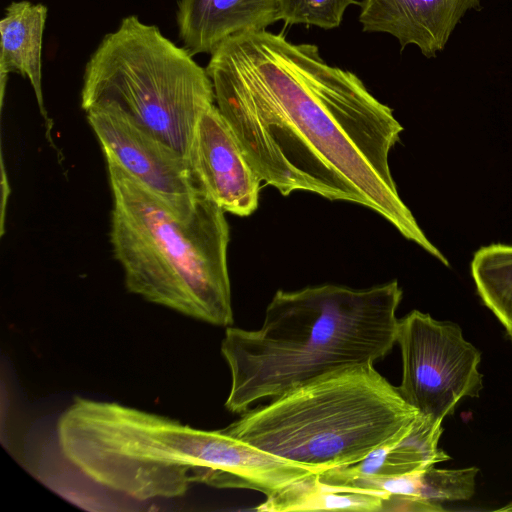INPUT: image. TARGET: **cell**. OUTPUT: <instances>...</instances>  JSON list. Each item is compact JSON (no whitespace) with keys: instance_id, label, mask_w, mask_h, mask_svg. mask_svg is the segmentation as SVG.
I'll return each instance as SVG.
<instances>
[{"instance_id":"2e32d148","label":"cell","mask_w":512,"mask_h":512,"mask_svg":"<svg viewBox=\"0 0 512 512\" xmlns=\"http://www.w3.org/2000/svg\"><path fill=\"white\" fill-rule=\"evenodd\" d=\"M471 273L480 299L512 342V246L493 244L479 249Z\"/></svg>"},{"instance_id":"277c9868","label":"cell","mask_w":512,"mask_h":512,"mask_svg":"<svg viewBox=\"0 0 512 512\" xmlns=\"http://www.w3.org/2000/svg\"><path fill=\"white\" fill-rule=\"evenodd\" d=\"M113 196L110 240L126 288L212 325L233 324L229 226L207 193L184 215L106 157Z\"/></svg>"},{"instance_id":"8992f818","label":"cell","mask_w":512,"mask_h":512,"mask_svg":"<svg viewBox=\"0 0 512 512\" xmlns=\"http://www.w3.org/2000/svg\"><path fill=\"white\" fill-rule=\"evenodd\" d=\"M194 55L137 16L124 17L90 55L81 106H109L188 157L196 124L214 105L212 81Z\"/></svg>"},{"instance_id":"8fae6325","label":"cell","mask_w":512,"mask_h":512,"mask_svg":"<svg viewBox=\"0 0 512 512\" xmlns=\"http://www.w3.org/2000/svg\"><path fill=\"white\" fill-rule=\"evenodd\" d=\"M278 20V0H178V35L192 55L211 54L241 33L266 30Z\"/></svg>"},{"instance_id":"7c38bea8","label":"cell","mask_w":512,"mask_h":512,"mask_svg":"<svg viewBox=\"0 0 512 512\" xmlns=\"http://www.w3.org/2000/svg\"><path fill=\"white\" fill-rule=\"evenodd\" d=\"M47 14L48 8L42 3L13 1L0 21L1 100L9 73L17 72L29 80L43 115L42 42Z\"/></svg>"},{"instance_id":"6da1fadb","label":"cell","mask_w":512,"mask_h":512,"mask_svg":"<svg viewBox=\"0 0 512 512\" xmlns=\"http://www.w3.org/2000/svg\"><path fill=\"white\" fill-rule=\"evenodd\" d=\"M215 102L264 185L366 206L442 263L389 167L403 130L353 72L283 33H241L211 54Z\"/></svg>"},{"instance_id":"ac0fdd59","label":"cell","mask_w":512,"mask_h":512,"mask_svg":"<svg viewBox=\"0 0 512 512\" xmlns=\"http://www.w3.org/2000/svg\"><path fill=\"white\" fill-rule=\"evenodd\" d=\"M444 510L439 502L395 493H387L381 507V512H439Z\"/></svg>"},{"instance_id":"52a82bcc","label":"cell","mask_w":512,"mask_h":512,"mask_svg":"<svg viewBox=\"0 0 512 512\" xmlns=\"http://www.w3.org/2000/svg\"><path fill=\"white\" fill-rule=\"evenodd\" d=\"M404 400L436 426L454 414L464 398H478L483 388L481 352L461 327L413 310L399 320Z\"/></svg>"},{"instance_id":"7a4b0ae2","label":"cell","mask_w":512,"mask_h":512,"mask_svg":"<svg viewBox=\"0 0 512 512\" xmlns=\"http://www.w3.org/2000/svg\"><path fill=\"white\" fill-rule=\"evenodd\" d=\"M64 457L96 484L139 501L181 497L191 484L279 492L301 465L221 431L115 402L75 398L57 421Z\"/></svg>"},{"instance_id":"e0dca14e","label":"cell","mask_w":512,"mask_h":512,"mask_svg":"<svg viewBox=\"0 0 512 512\" xmlns=\"http://www.w3.org/2000/svg\"><path fill=\"white\" fill-rule=\"evenodd\" d=\"M356 0H278V20L287 25L316 26L330 30L343 21L346 9Z\"/></svg>"},{"instance_id":"9c48e42d","label":"cell","mask_w":512,"mask_h":512,"mask_svg":"<svg viewBox=\"0 0 512 512\" xmlns=\"http://www.w3.org/2000/svg\"><path fill=\"white\" fill-rule=\"evenodd\" d=\"M188 159L204 191L224 212L248 216L257 209L261 181L215 104L196 124Z\"/></svg>"},{"instance_id":"ba28073f","label":"cell","mask_w":512,"mask_h":512,"mask_svg":"<svg viewBox=\"0 0 512 512\" xmlns=\"http://www.w3.org/2000/svg\"><path fill=\"white\" fill-rule=\"evenodd\" d=\"M86 113L105 157L115 160L178 212L189 215L194 210L200 195L206 192L187 156L116 108L98 106Z\"/></svg>"},{"instance_id":"5b68a950","label":"cell","mask_w":512,"mask_h":512,"mask_svg":"<svg viewBox=\"0 0 512 512\" xmlns=\"http://www.w3.org/2000/svg\"><path fill=\"white\" fill-rule=\"evenodd\" d=\"M419 416L374 364H364L247 410L223 431L321 473L363 460L407 434Z\"/></svg>"},{"instance_id":"3957f363","label":"cell","mask_w":512,"mask_h":512,"mask_svg":"<svg viewBox=\"0 0 512 512\" xmlns=\"http://www.w3.org/2000/svg\"><path fill=\"white\" fill-rule=\"evenodd\" d=\"M396 280L368 289L325 284L278 290L258 330L227 327L231 373L225 407L243 413L334 372L384 358L396 344L402 299Z\"/></svg>"},{"instance_id":"5bb4252c","label":"cell","mask_w":512,"mask_h":512,"mask_svg":"<svg viewBox=\"0 0 512 512\" xmlns=\"http://www.w3.org/2000/svg\"><path fill=\"white\" fill-rule=\"evenodd\" d=\"M477 467L440 469L434 465L393 477L350 476L332 478V483L355 490L406 494L429 500L465 501L475 493Z\"/></svg>"},{"instance_id":"9a60e30c","label":"cell","mask_w":512,"mask_h":512,"mask_svg":"<svg viewBox=\"0 0 512 512\" xmlns=\"http://www.w3.org/2000/svg\"><path fill=\"white\" fill-rule=\"evenodd\" d=\"M385 492L354 490L322 482L318 473L294 481L254 508L259 512L362 511L381 512Z\"/></svg>"},{"instance_id":"30bf717a","label":"cell","mask_w":512,"mask_h":512,"mask_svg":"<svg viewBox=\"0 0 512 512\" xmlns=\"http://www.w3.org/2000/svg\"><path fill=\"white\" fill-rule=\"evenodd\" d=\"M479 7L480 0H362L359 22L364 32L389 34L402 49L414 45L432 58L462 17Z\"/></svg>"},{"instance_id":"4fadbf2b","label":"cell","mask_w":512,"mask_h":512,"mask_svg":"<svg viewBox=\"0 0 512 512\" xmlns=\"http://www.w3.org/2000/svg\"><path fill=\"white\" fill-rule=\"evenodd\" d=\"M442 432V426L432 424L420 414L413 428L404 436L379 447L353 465L323 472L341 477H393L422 470L450 459L439 447Z\"/></svg>"}]
</instances>
